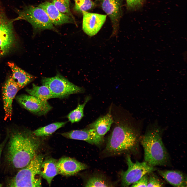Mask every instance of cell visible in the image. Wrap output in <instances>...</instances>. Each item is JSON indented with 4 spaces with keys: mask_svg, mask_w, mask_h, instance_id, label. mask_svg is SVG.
<instances>
[{
    "mask_svg": "<svg viewBox=\"0 0 187 187\" xmlns=\"http://www.w3.org/2000/svg\"><path fill=\"white\" fill-rule=\"evenodd\" d=\"M7 135L3 150L4 161L7 168L16 173L37 154L40 142L39 137L27 129H13Z\"/></svg>",
    "mask_w": 187,
    "mask_h": 187,
    "instance_id": "1",
    "label": "cell"
},
{
    "mask_svg": "<svg viewBox=\"0 0 187 187\" xmlns=\"http://www.w3.org/2000/svg\"><path fill=\"white\" fill-rule=\"evenodd\" d=\"M139 137L133 127L126 124L118 125L109 136L104 151L109 156L132 152L137 148Z\"/></svg>",
    "mask_w": 187,
    "mask_h": 187,
    "instance_id": "2",
    "label": "cell"
},
{
    "mask_svg": "<svg viewBox=\"0 0 187 187\" xmlns=\"http://www.w3.org/2000/svg\"><path fill=\"white\" fill-rule=\"evenodd\" d=\"M144 151V161L154 167L164 166L169 161L168 153L162 141L160 129L153 126L141 139Z\"/></svg>",
    "mask_w": 187,
    "mask_h": 187,
    "instance_id": "3",
    "label": "cell"
},
{
    "mask_svg": "<svg viewBox=\"0 0 187 187\" xmlns=\"http://www.w3.org/2000/svg\"><path fill=\"white\" fill-rule=\"evenodd\" d=\"M44 157L42 154H37L28 164L8 179L6 183L7 186L41 187L42 177L40 169Z\"/></svg>",
    "mask_w": 187,
    "mask_h": 187,
    "instance_id": "4",
    "label": "cell"
},
{
    "mask_svg": "<svg viewBox=\"0 0 187 187\" xmlns=\"http://www.w3.org/2000/svg\"><path fill=\"white\" fill-rule=\"evenodd\" d=\"M16 11L17 16L12 19L14 22L20 20L26 21L38 31L46 29L57 31L45 11L39 6L27 5Z\"/></svg>",
    "mask_w": 187,
    "mask_h": 187,
    "instance_id": "5",
    "label": "cell"
},
{
    "mask_svg": "<svg viewBox=\"0 0 187 187\" xmlns=\"http://www.w3.org/2000/svg\"><path fill=\"white\" fill-rule=\"evenodd\" d=\"M41 82L42 85L49 88L55 98H64L84 91L83 88L74 84L58 73L54 77H43Z\"/></svg>",
    "mask_w": 187,
    "mask_h": 187,
    "instance_id": "6",
    "label": "cell"
},
{
    "mask_svg": "<svg viewBox=\"0 0 187 187\" xmlns=\"http://www.w3.org/2000/svg\"><path fill=\"white\" fill-rule=\"evenodd\" d=\"M126 158L128 168L126 171H122L121 173L122 186H129L144 175L155 170L154 167L149 165L145 161L133 162L129 154H127Z\"/></svg>",
    "mask_w": 187,
    "mask_h": 187,
    "instance_id": "7",
    "label": "cell"
},
{
    "mask_svg": "<svg viewBox=\"0 0 187 187\" xmlns=\"http://www.w3.org/2000/svg\"><path fill=\"white\" fill-rule=\"evenodd\" d=\"M16 98L26 109L39 116L46 114L52 108L47 101L41 100L30 95H21Z\"/></svg>",
    "mask_w": 187,
    "mask_h": 187,
    "instance_id": "8",
    "label": "cell"
},
{
    "mask_svg": "<svg viewBox=\"0 0 187 187\" xmlns=\"http://www.w3.org/2000/svg\"><path fill=\"white\" fill-rule=\"evenodd\" d=\"M83 18L82 29L88 35L91 37L99 31L105 22L107 15L90 13L87 11L82 12Z\"/></svg>",
    "mask_w": 187,
    "mask_h": 187,
    "instance_id": "9",
    "label": "cell"
},
{
    "mask_svg": "<svg viewBox=\"0 0 187 187\" xmlns=\"http://www.w3.org/2000/svg\"><path fill=\"white\" fill-rule=\"evenodd\" d=\"M19 89L11 76L7 80L2 88V98L5 113V119L11 120L12 113V103Z\"/></svg>",
    "mask_w": 187,
    "mask_h": 187,
    "instance_id": "10",
    "label": "cell"
},
{
    "mask_svg": "<svg viewBox=\"0 0 187 187\" xmlns=\"http://www.w3.org/2000/svg\"><path fill=\"white\" fill-rule=\"evenodd\" d=\"M13 22L0 24V56L10 52L15 42V35Z\"/></svg>",
    "mask_w": 187,
    "mask_h": 187,
    "instance_id": "11",
    "label": "cell"
},
{
    "mask_svg": "<svg viewBox=\"0 0 187 187\" xmlns=\"http://www.w3.org/2000/svg\"><path fill=\"white\" fill-rule=\"evenodd\" d=\"M60 134L67 138L83 141L96 145H99L104 141L103 137L99 136L93 128L72 130Z\"/></svg>",
    "mask_w": 187,
    "mask_h": 187,
    "instance_id": "12",
    "label": "cell"
},
{
    "mask_svg": "<svg viewBox=\"0 0 187 187\" xmlns=\"http://www.w3.org/2000/svg\"><path fill=\"white\" fill-rule=\"evenodd\" d=\"M57 167L59 174L69 176L86 169L87 166L74 159L64 157L58 161Z\"/></svg>",
    "mask_w": 187,
    "mask_h": 187,
    "instance_id": "13",
    "label": "cell"
},
{
    "mask_svg": "<svg viewBox=\"0 0 187 187\" xmlns=\"http://www.w3.org/2000/svg\"><path fill=\"white\" fill-rule=\"evenodd\" d=\"M38 6L44 10L54 25L75 23L74 19L60 12L51 2H45Z\"/></svg>",
    "mask_w": 187,
    "mask_h": 187,
    "instance_id": "14",
    "label": "cell"
},
{
    "mask_svg": "<svg viewBox=\"0 0 187 187\" xmlns=\"http://www.w3.org/2000/svg\"><path fill=\"white\" fill-rule=\"evenodd\" d=\"M103 10L109 17L114 30L118 27L122 13L120 0H100Z\"/></svg>",
    "mask_w": 187,
    "mask_h": 187,
    "instance_id": "15",
    "label": "cell"
},
{
    "mask_svg": "<svg viewBox=\"0 0 187 187\" xmlns=\"http://www.w3.org/2000/svg\"><path fill=\"white\" fill-rule=\"evenodd\" d=\"M58 161L53 158L47 157L43 161L41 166L40 173L50 186L54 178L59 174L57 167Z\"/></svg>",
    "mask_w": 187,
    "mask_h": 187,
    "instance_id": "16",
    "label": "cell"
},
{
    "mask_svg": "<svg viewBox=\"0 0 187 187\" xmlns=\"http://www.w3.org/2000/svg\"><path fill=\"white\" fill-rule=\"evenodd\" d=\"M8 64L12 72L11 77L16 84L19 90L35 78V77L22 69L14 63L9 62Z\"/></svg>",
    "mask_w": 187,
    "mask_h": 187,
    "instance_id": "17",
    "label": "cell"
},
{
    "mask_svg": "<svg viewBox=\"0 0 187 187\" xmlns=\"http://www.w3.org/2000/svg\"><path fill=\"white\" fill-rule=\"evenodd\" d=\"M158 172L166 181L174 186L187 187L186 177L180 171L173 170H159Z\"/></svg>",
    "mask_w": 187,
    "mask_h": 187,
    "instance_id": "18",
    "label": "cell"
},
{
    "mask_svg": "<svg viewBox=\"0 0 187 187\" xmlns=\"http://www.w3.org/2000/svg\"><path fill=\"white\" fill-rule=\"evenodd\" d=\"M113 122L110 109L106 115L99 117L89 125L88 128L94 129L99 136L103 137L109 130Z\"/></svg>",
    "mask_w": 187,
    "mask_h": 187,
    "instance_id": "19",
    "label": "cell"
},
{
    "mask_svg": "<svg viewBox=\"0 0 187 187\" xmlns=\"http://www.w3.org/2000/svg\"><path fill=\"white\" fill-rule=\"evenodd\" d=\"M25 90L30 95L42 101L55 98L49 88L45 85L38 86L33 84L31 88L26 89Z\"/></svg>",
    "mask_w": 187,
    "mask_h": 187,
    "instance_id": "20",
    "label": "cell"
},
{
    "mask_svg": "<svg viewBox=\"0 0 187 187\" xmlns=\"http://www.w3.org/2000/svg\"><path fill=\"white\" fill-rule=\"evenodd\" d=\"M67 122H57L40 127L33 131L34 134L38 137H44L51 135L59 129L63 127Z\"/></svg>",
    "mask_w": 187,
    "mask_h": 187,
    "instance_id": "21",
    "label": "cell"
},
{
    "mask_svg": "<svg viewBox=\"0 0 187 187\" xmlns=\"http://www.w3.org/2000/svg\"><path fill=\"white\" fill-rule=\"evenodd\" d=\"M113 185L104 176L94 175L89 177L84 185L85 187H110Z\"/></svg>",
    "mask_w": 187,
    "mask_h": 187,
    "instance_id": "22",
    "label": "cell"
},
{
    "mask_svg": "<svg viewBox=\"0 0 187 187\" xmlns=\"http://www.w3.org/2000/svg\"><path fill=\"white\" fill-rule=\"evenodd\" d=\"M90 98L89 96H87L83 104L79 103L76 108L69 113L67 117L71 123L78 122L84 116V107Z\"/></svg>",
    "mask_w": 187,
    "mask_h": 187,
    "instance_id": "23",
    "label": "cell"
},
{
    "mask_svg": "<svg viewBox=\"0 0 187 187\" xmlns=\"http://www.w3.org/2000/svg\"><path fill=\"white\" fill-rule=\"evenodd\" d=\"M52 3L61 12L74 19L70 9V0H51Z\"/></svg>",
    "mask_w": 187,
    "mask_h": 187,
    "instance_id": "24",
    "label": "cell"
},
{
    "mask_svg": "<svg viewBox=\"0 0 187 187\" xmlns=\"http://www.w3.org/2000/svg\"><path fill=\"white\" fill-rule=\"evenodd\" d=\"M75 3L74 9L79 12L87 11L94 8L96 4L91 0H73Z\"/></svg>",
    "mask_w": 187,
    "mask_h": 187,
    "instance_id": "25",
    "label": "cell"
},
{
    "mask_svg": "<svg viewBox=\"0 0 187 187\" xmlns=\"http://www.w3.org/2000/svg\"><path fill=\"white\" fill-rule=\"evenodd\" d=\"M152 172L148 175V183L147 187H162L163 183L158 177Z\"/></svg>",
    "mask_w": 187,
    "mask_h": 187,
    "instance_id": "26",
    "label": "cell"
},
{
    "mask_svg": "<svg viewBox=\"0 0 187 187\" xmlns=\"http://www.w3.org/2000/svg\"><path fill=\"white\" fill-rule=\"evenodd\" d=\"M148 173L145 174L137 181L132 184V187H147Z\"/></svg>",
    "mask_w": 187,
    "mask_h": 187,
    "instance_id": "27",
    "label": "cell"
},
{
    "mask_svg": "<svg viewBox=\"0 0 187 187\" xmlns=\"http://www.w3.org/2000/svg\"><path fill=\"white\" fill-rule=\"evenodd\" d=\"M128 6L130 8H134L142 4L143 0H126Z\"/></svg>",
    "mask_w": 187,
    "mask_h": 187,
    "instance_id": "28",
    "label": "cell"
},
{
    "mask_svg": "<svg viewBox=\"0 0 187 187\" xmlns=\"http://www.w3.org/2000/svg\"><path fill=\"white\" fill-rule=\"evenodd\" d=\"M8 139V136L7 135L4 140L1 143H0V162L2 152L3 151L4 148L5 144L7 141Z\"/></svg>",
    "mask_w": 187,
    "mask_h": 187,
    "instance_id": "29",
    "label": "cell"
},
{
    "mask_svg": "<svg viewBox=\"0 0 187 187\" xmlns=\"http://www.w3.org/2000/svg\"><path fill=\"white\" fill-rule=\"evenodd\" d=\"M2 184H0V187H2Z\"/></svg>",
    "mask_w": 187,
    "mask_h": 187,
    "instance_id": "30",
    "label": "cell"
}]
</instances>
